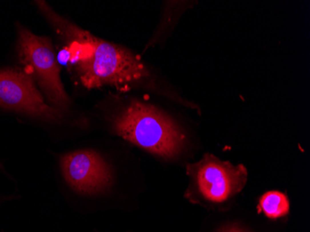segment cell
<instances>
[{"mask_svg":"<svg viewBox=\"0 0 310 232\" xmlns=\"http://www.w3.org/2000/svg\"><path fill=\"white\" fill-rule=\"evenodd\" d=\"M35 3L64 43L69 62L85 88L110 85L129 90L136 85L151 87V72L127 48L94 36L59 16L45 1Z\"/></svg>","mask_w":310,"mask_h":232,"instance_id":"obj_1","label":"cell"},{"mask_svg":"<svg viewBox=\"0 0 310 232\" xmlns=\"http://www.w3.org/2000/svg\"><path fill=\"white\" fill-rule=\"evenodd\" d=\"M113 130L125 140L163 159L174 158L185 146V135L169 116L137 99L114 118Z\"/></svg>","mask_w":310,"mask_h":232,"instance_id":"obj_2","label":"cell"},{"mask_svg":"<svg viewBox=\"0 0 310 232\" xmlns=\"http://www.w3.org/2000/svg\"><path fill=\"white\" fill-rule=\"evenodd\" d=\"M16 27L19 61L39 85L47 102L65 113L71 99L63 87L61 68L51 39L35 35L20 23Z\"/></svg>","mask_w":310,"mask_h":232,"instance_id":"obj_3","label":"cell"},{"mask_svg":"<svg viewBox=\"0 0 310 232\" xmlns=\"http://www.w3.org/2000/svg\"><path fill=\"white\" fill-rule=\"evenodd\" d=\"M190 178L186 198L195 203L221 204L243 189L247 170L239 164L223 162L212 154H205L200 162L188 164Z\"/></svg>","mask_w":310,"mask_h":232,"instance_id":"obj_4","label":"cell"},{"mask_svg":"<svg viewBox=\"0 0 310 232\" xmlns=\"http://www.w3.org/2000/svg\"><path fill=\"white\" fill-rule=\"evenodd\" d=\"M0 107L47 122L61 123L65 117L47 102L33 77L18 68L0 69Z\"/></svg>","mask_w":310,"mask_h":232,"instance_id":"obj_5","label":"cell"},{"mask_svg":"<svg viewBox=\"0 0 310 232\" xmlns=\"http://www.w3.org/2000/svg\"><path fill=\"white\" fill-rule=\"evenodd\" d=\"M59 161L65 181L77 193L98 194L106 190L113 183L110 165L93 149L65 153Z\"/></svg>","mask_w":310,"mask_h":232,"instance_id":"obj_6","label":"cell"},{"mask_svg":"<svg viewBox=\"0 0 310 232\" xmlns=\"http://www.w3.org/2000/svg\"><path fill=\"white\" fill-rule=\"evenodd\" d=\"M258 211L270 219H278L289 214L290 201L284 193L276 190L267 191L260 198Z\"/></svg>","mask_w":310,"mask_h":232,"instance_id":"obj_7","label":"cell"},{"mask_svg":"<svg viewBox=\"0 0 310 232\" xmlns=\"http://www.w3.org/2000/svg\"><path fill=\"white\" fill-rule=\"evenodd\" d=\"M218 232H248V231L237 225H229L223 227Z\"/></svg>","mask_w":310,"mask_h":232,"instance_id":"obj_8","label":"cell"}]
</instances>
